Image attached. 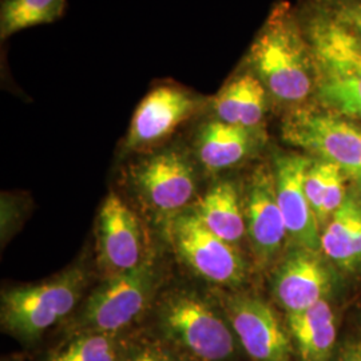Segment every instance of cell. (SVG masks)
<instances>
[{"label":"cell","mask_w":361,"mask_h":361,"mask_svg":"<svg viewBox=\"0 0 361 361\" xmlns=\"http://www.w3.org/2000/svg\"><path fill=\"white\" fill-rule=\"evenodd\" d=\"M348 174L331 161L312 157L304 189L320 228L329 221L348 195Z\"/></svg>","instance_id":"cell-19"},{"label":"cell","mask_w":361,"mask_h":361,"mask_svg":"<svg viewBox=\"0 0 361 361\" xmlns=\"http://www.w3.org/2000/svg\"><path fill=\"white\" fill-rule=\"evenodd\" d=\"M126 361H178L168 349L158 345L146 343L140 348L135 349Z\"/></svg>","instance_id":"cell-23"},{"label":"cell","mask_w":361,"mask_h":361,"mask_svg":"<svg viewBox=\"0 0 361 361\" xmlns=\"http://www.w3.org/2000/svg\"><path fill=\"white\" fill-rule=\"evenodd\" d=\"M224 314L252 361H293L292 338L261 298L233 293L221 300Z\"/></svg>","instance_id":"cell-9"},{"label":"cell","mask_w":361,"mask_h":361,"mask_svg":"<svg viewBox=\"0 0 361 361\" xmlns=\"http://www.w3.org/2000/svg\"><path fill=\"white\" fill-rule=\"evenodd\" d=\"M325 16L361 54V0H301Z\"/></svg>","instance_id":"cell-21"},{"label":"cell","mask_w":361,"mask_h":361,"mask_svg":"<svg viewBox=\"0 0 361 361\" xmlns=\"http://www.w3.org/2000/svg\"><path fill=\"white\" fill-rule=\"evenodd\" d=\"M312 157L300 153H285L274 158L273 171L279 207L289 238L300 247L320 250V226L307 198L304 180Z\"/></svg>","instance_id":"cell-12"},{"label":"cell","mask_w":361,"mask_h":361,"mask_svg":"<svg viewBox=\"0 0 361 361\" xmlns=\"http://www.w3.org/2000/svg\"><path fill=\"white\" fill-rule=\"evenodd\" d=\"M159 268L150 253L131 271L104 277L80 310L75 326L82 334L116 335L149 308L159 286Z\"/></svg>","instance_id":"cell-4"},{"label":"cell","mask_w":361,"mask_h":361,"mask_svg":"<svg viewBox=\"0 0 361 361\" xmlns=\"http://www.w3.org/2000/svg\"><path fill=\"white\" fill-rule=\"evenodd\" d=\"M262 138V130L234 126L210 116L194 134V159L210 173L229 170L253 155Z\"/></svg>","instance_id":"cell-14"},{"label":"cell","mask_w":361,"mask_h":361,"mask_svg":"<svg viewBox=\"0 0 361 361\" xmlns=\"http://www.w3.org/2000/svg\"><path fill=\"white\" fill-rule=\"evenodd\" d=\"M320 250L336 267L356 271L361 267V205L348 193L344 204L323 226Z\"/></svg>","instance_id":"cell-17"},{"label":"cell","mask_w":361,"mask_h":361,"mask_svg":"<svg viewBox=\"0 0 361 361\" xmlns=\"http://www.w3.org/2000/svg\"><path fill=\"white\" fill-rule=\"evenodd\" d=\"M97 252L104 277L131 271L149 256L140 219L116 193L104 198L98 214Z\"/></svg>","instance_id":"cell-11"},{"label":"cell","mask_w":361,"mask_h":361,"mask_svg":"<svg viewBox=\"0 0 361 361\" xmlns=\"http://www.w3.org/2000/svg\"><path fill=\"white\" fill-rule=\"evenodd\" d=\"M193 159L180 146H161L130 164L128 180L143 207L166 219L183 212L197 190Z\"/></svg>","instance_id":"cell-6"},{"label":"cell","mask_w":361,"mask_h":361,"mask_svg":"<svg viewBox=\"0 0 361 361\" xmlns=\"http://www.w3.org/2000/svg\"><path fill=\"white\" fill-rule=\"evenodd\" d=\"M212 233L237 246L246 235L244 207L231 180H219L200 200L194 212Z\"/></svg>","instance_id":"cell-18"},{"label":"cell","mask_w":361,"mask_h":361,"mask_svg":"<svg viewBox=\"0 0 361 361\" xmlns=\"http://www.w3.org/2000/svg\"><path fill=\"white\" fill-rule=\"evenodd\" d=\"M50 361H121L113 335L83 334L55 353Z\"/></svg>","instance_id":"cell-22"},{"label":"cell","mask_w":361,"mask_h":361,"mask_svg":"<svg viewBox=\"0 0 361 361\" xmlns=\"http://www.w3.org/2000/svg\"><path fill=\"white\" fill-rule=\"evenodd\" d=\"M288 332L301 361H331L336 347V319L328 300L288 314Z\"/></svg>","instance_id":"cell-16"},{"label":"cell","mask_w":361,"mask_h":361,"mask_svg":"<svg viewBox=\"0 0 361 361\" xmlns=\"http://www.w3.org/2000/svg\"><path fill=\"white\" fill-rule=\"evenodd\" d=\"M335 361H361V340L345 341Z\"/></svg>","instance_id":"cell-24"},{"label":"cell","mask_w":361,"mask_h":361,"mask_svg":"<svg viewBox=\"0 0 361 361\" xmlns=\"http://www.w3.org/2000/svg\"><path fill=\"white\" fill-rule=\"evenodd\" d=\"M245 192L246 237L258 262L268 265L283 253L289 238L277 201L273 168L264 164L255 169Z\"/></svg>","instance_id":"cell-10"},{"label":"cell","mask_w":361,"mask_h":361,"mask_svg":"<svg viewBox=\"0 0 361 361\" xmlns=\"http://www.w3.org/2000/svg\"><path fill=\"white\" fill-rule=\"evenodd\" d=\"M66 4V0H1L0 39L4 42L22 30L59 20Z\"/></svg>","instance_id":"cell-20"},{"label":"cell","mask_w":361,"mask_h":361,"mask_svg":"<svg viewBox=\"0 0 361 361\" xmlns=\"http://www.w3.org/2000/svg\"><path fill=\"white\" fill-rule=\"evenodd\" d=\"M158 322L194 361H228L235 352V335L226 316L195 292L178 289L162 297Z\"/></svg>","instance_id":"cell-2"},{"label":"cell","mask_w":361,"mask_h":361,"mask_svg":"<svg viewBox=\"0 0 361 361\" xmlns=\"http://www.w3.org/2000/svg\"><path fill=\"white\" fill-rule=\"evenodd\" d=\"M281 135L310 157L338 165L349 178L361 177V125L317 104L286 111Z\"/></svg>","instance_id":"cell-5"},{"label":"cell","mask_w":361,"mask_h":361,"mask_svg":"<svg viewBox=\"0 0 361 361\" xmlns=\"http://www.w3.org/2000/svg\"><path fill=\"white\" fill-rule=\"evenodd\" d=\"M271 98L261 80L240 65L219 92L210 97V116L225 123L250 130H262Z\"/></svg>","instance_id":"cell-15"},{"label":"cell","mask_w":361,"mask_h":361,"mask_svg":"<svg viewBox=\"0 0 361 361\" xmlns=\"http://www.w3.org/2000/svg\"><path fill=\"white\" fill-rule=\"evenodd\" d=\"M352 182H353V185H355V190L353 192H356V197H357V200H359V202H360L361 205V177H353V178H350Z\"/></svg>","instance_id":"cell-25"},{"label":"cell","mask_w":361,"mask_h":361,"mask_svg":"<svg viewBox=\"0 0 361 361\" xmlns=\"http://www.w3.org/2000/svg\"><path fill=\"white\" fill-rule=\"evenodd\" d=\"M165 231L180 261L207 283L229 288L244 283L245 262L235 246L210 232L194 212L166 219Z\"/></svg>","instance_id":"cell-8"},{"label":"cell","mask_w":361,"mask_h":361,"mask_svg":"<svg viewBox=\"0 0 361 361\" xmlns=\"http://www.w3.org/2000/svg\"><path fill=\"white\" fill-rule=\"evenodd\" d=\"M209 101L210 98L177 82L157 83L133 114L123 152L141 154L165 146L180 126L209 110Z\"/></svg>","instance_id":"cell-7"},{"label":"cell","mask_w":361,"mask_h":361,"mask_svg":"<svg viewBox=\"0 0 361 361\" xmlns=\"http://www.w3.org/2000/svg\"><path fill=\"white\" fill-rule=\"evenodd\" d=\"M271 293L288 314L298 313L326 298L332 277L316 250L296 246L276 268Z\"/></svg>","instance_id":"cell-13"},{"label":"cell","mask_w":361,"mask_h":361,"mask_svg":"<svg viewBox=\"0 0 361 361\" xmlns=\"http://www.w3.org/2000/svg\"><path fill=\"white\" fill-rule=\"evenodd\" d=\"M241 65L261 80L271 104L285 113L313 104L316 63L297 7L289 1L271 6Z\"/></svg>","instance_id":"cell-1"},{"label":"cell","mask_w":361,"mask_h":361,"mask_svg":"<svg viewBox=\"0 0 361 361\" xmlns=\"http://www.w3.org/2000/svg\"><path fill=\"white\" fill-rule=\"evenodd\" d=\"M89 284L83 267H73L37 285L1 293V325L25 341L37 340L77 308Z\"/></svg>","instance_id":"cell-3"}]
</instances>
